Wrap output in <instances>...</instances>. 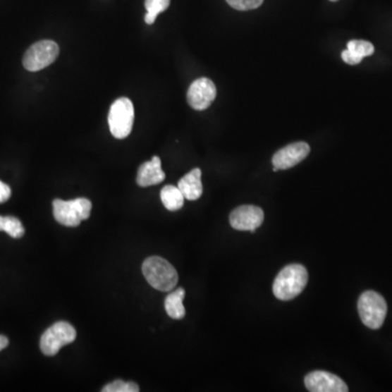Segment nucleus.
Here are the masks:
<instances>
[{
  "mask_svg": "<svg viewBox=\"0 0 392 392\" xmlns=\"http://www.w3.org/2000/svg\"><path fill=\"white\" fill-rule=\"evenodd\" d=\"M307 281L309 274L304 266L299 264L286 266L274 281V294L281 301H290L301 294Z\"/></svg>",
  "mask_w": 392,
  "mask_h": 392,
  "instance_id": "obj_1",
  "label": "nucleus"
},
{
  "mask_svg": "<svg viewBox=\"0 0 392 392\" xmlns=\"http://www.w3.org/2000/svg\"><path fill=\"white\" fill-rule=\"evenodd\" d=\"M147 283L159 291L169 292L177 286L178 273L169 262L159 256H152L142 266Z\"/></svg>",
  "mask_w": 392,
  "mask_h": 392,
  "instance_id": "obj_2",
  "label": "nucleus"
},
{
  "mask_svg": "<svg viewBox=\"0 0 392 392\" xmlns=\"http://www.w3.org/2000/svg\"><path fill=\"white\" fill-rule=\"evenodd\" d=\"M54 217L60 225L78 227L91 215L92 203L90 200L80 197L71 201L55 200L53 202Z\"/></svg>",
  "mask_w": 392,
  "mask_h": 392,
  "instance_id": "obj_3",
  "label": "nucleus"
},
{
  "mask_svg": "<svg viewBox=\"0 0 392 392\" xmlns=\"http://www.w3.org/2000/svg\"><path fill=\"white\" fill-rule=\"evenodd\" d=\"M362 323L371 329H379L387 316L388 306L383 295L375 291H365L361 294L357 303Z\"/></svg>",
  "mask_w": 392,
  "mask_h": 392,
  "instance_id": "obj_4",
  "label": "nucleus"
},
{
  "mask_svg": "<svg viewBox=\"0 0 392 392\" xmlns=\"http://www.w3.org/2000/svg\"><path fill=\"white\" fill-rule=\"evenodd\" d=\"M134 122V106L129 98L120 97L111 105L108 123L116 139H125L131 133Z\"/></svg>",
  "mask_w": 392,
  "mask_h": 392,
  "instance_id": "obj_5",
  "label": "nucleus"
},
{
  "mask_svg": "<svg viewBox=\"0 0 392 392\" xmlns=\"http://www.w3.org/2000/svg\"><path fill=\"white\" fill-rule=\"evenodd\" d=\"M77 338L75 327L67 321H58L48 328L39 342L42 352L47 357H54L61 348L70 345Z\"/></svg>",
  "mask_w": 392,
  "mask_h": 392,
  "instance_id": "obj_6",
  "label": "nucleus"
},
{
  "mask_svg": "<svg viewBox=\"0 0 392 392\" xmlns=\"http://www.w3.org/2000/svg\"><path fill=\"white\" fill-rule=\"evenodd\" d=\"M59 46L54 41H39L27 49L23 57V67L27 71L37 72L45 69L57 59Z\"/></svg>",
  "mask_w": 392,
  "mask_h": 392,
  "instance_id": "obj_7",
  "label": "nucleus"
},
{
  "mask_svg": "<svg viewBox=\"0 0 392 392\" xmlns=\"http://www.w3.org/2000/svg\"><path fill=\"white\" fill-rule=\"evenodd\" d=\"M217 95L215 84L207 78L195 80L187 94L189 105L195 110H205L215 101Z\"/></svg>",
  "mask_w": 392,
  "mask_h": 392,
  "instance_id": "obj_8",
  "label": "nucleus"
},
{
  "mask_svg": "<svg viewBox=\"0 0 392 392\" xmlns=\"http://www.w3.org/2000/svg\"><path fill=\"white\" fill-rule=\"evenodd\" d=\"M263 221V209L257 206H240L230 214V225L233 229L240 231L254 232L261 227Z\"/></svg>",
  "mask_w": 392,
  "mask_h": 392,
  "instance_id": "obj_9",
  "label": "nucleus"
},
{
  "mask_svg": "<svg viewBox=\"0 0 392 392\" xmlns=\"http://www.w3.org/2000/svg\"><path fill=\"white\" fill-rule=\"evenodd\" d=\"M311 149L305 142L289 144L273 156L274 171L289 169L309 156Z\"/></svg>",
  "mask_w": 392,
  "mask_h": 392,
  "instance_id": "obj_10",
  "label": "nucleus"
},
{
  "mask_svg": "<svg viewBox=\"0 0 392 392\" xmlns=\"http://www.w3.org/2000/svg\"><path fill=\"white\" fill-rule=\"evenodd\" d=\"M306 388L312 392H347V384L341 378L327 372H312L304 379Z\"/></svg>",
  "mask_w": 392,
  "mask_h": 392,
  "instance_id": "obj_11",
  "label": "nucleus"
},
{
  "mask_svg": "<svg viewBox=\"0 0 392 392\" xmlns=\"http://www.w3.org/2000/svg\"><path fill=\"white\" fill-rule=\"evenodd\" d=\"M166 175L161 168V158L154 156L152 161H146L137 170V185L142 188L159 185L165 180Z\"/></svg>",
  "mask_w": 392,
  "mask_h": 392,
  "instance_id": "obj_12",
  "label": "nucleus"
},
{
  "mask_svg": "<svg viewBox=\"0 0 392 392\" xmlns=\"http://www.w3.org/2000/svg\"><path fill=\"white\" fill-rule=\"evenodd\" d=\"M375 51L373 44L362 39H353L347 45V49L342 51V60L348 65H359L363 58L372 56Z\"/></svg>",
  "mask_w": 392,
  "mask_h": 392,
  "instance_id": "obj_13",
  "label": "nucleus"
},
{
  "mask_svg": "<svg viewBox=\"0 0 392 392\" xmlns=\"http://www.w3.org/2000/svg\"><path fill=\"white\" fill-rule=\"evenodd\" d=\"M201 178L202 171L200 168H195L187 173L185 177L181 178L178 183V188L185 196V199L189 200V201H196L201 197L203 194Z\"/></svg>",
  "mask_w": 392,
  "mask_h": 392,
  "instance_id": "obj_14",
  "label": "nucleus"
},
{
  "mask_svg": "<svg viewBox=\"0 0 392 392\" xmlns=\"http://www.w3.org/2000/svg\"><path fill=\"white\" fill-rule=\"evenodd\" d=\"M185 289L179 288L171 293L168 294L165 300V310L168 315L173 319H181L185 316Z\"/></svg>",
  "mask_w": 392,
  "mask_h": 392,
  "instance_id": "obj_15",
  "label": "nucleus"
},
{
  "mask_svg": "<svg viewBox=\"0 0 392 392\" xmlns=\"http://www.w3.org/2000/svg\"><path fill=\"white\" fill-rule=\"evenodd\" d=\"M161 199L168 211H179L185 204V196L175 185H166L161 192Z\"/></svg>",
  "mask_w": 392,
  "mask_h": 392,
  "instance_id": "obj_16",
  "label": "nucleus"
},
{
  "mask_svg": "<svg viewBox=\"0 0 392 392\" xmlns=\"http://www.w3.org/2000/svg\"><path fill=\"white\" fill-rule=\"evenodd\" d=\"M0 231H5L13 239H20L23 237L25 230L18 218L12 216H6V217L0 216Z\"/></svg>",
  "mask_w": 392,
  "mask_h": 392,
  "instance_id": "obj_17",
  "label": "nucleus"
},
{
  "mask_svg": "<svg viewBox=\"0 0 392 392\" xmlns=\"http://www.w3.org/2000/svg\"><path fill=\"white\" fill-rule=\"evenodd\" d=\"M170 0H145L146 16L145 22L153 24L157 19L158 15L168 9Z\"/></svg>",
  "mask_w": 392,
  "mask_h": 392,
  "instance_id": "obj_18",
  "label": "nucleus"
},
{
  "mask_svg": "<svg viewBox=\"0 0 392 392\" xmlns=\"http://www.w3.org/2000/svg\"><path fill=\"white\" fill-rule=\"evenodd\" d=\"M103 392H137L140 387L135 383H125L123 381H115L108 384L102 389Z\"/></svg>",
  "mask_w": 392,
  "mask_h": 392,
  "instance_id": "obj_19",
  "label": "nucleus"
},
{
  "mask_svg": "<svg viewBox=\"0 0 392 392\" xmlns=\"http://www.w3.org/2000/svg\"><path fill=\"white\" fill-rule=\"evenodd\" d=\"M226 1L233 9L240 10V11L256 9L264 3V0H226Z\"/></svg>",
  "mask_w": 392,
  "mask_h": 392,
  "instance_id": "obj_20",
  "label": "nucleus"
},
{
  "mask_svg": "<svg viewBox=\"0 0 392 392\" xmlns=\"http://www.w3.org/2000/svg\"><path fill=\"white\" fill-rule=\"evenodd\" d=\"M10 196H11V189L9 185L0 180V204L6 203L10 199Z\"/></svg>",
  "mask_w": 392,
  "mask_h": 392,
  "instance_id": "obj_21",
  "label": "nucleus"
},
{
  "mask_svg": "<svg viewBox=\"0 0 392 392\" xmlns=\"http://www.w3.org/2000/svg\"><path fill=\"white\" fill-rule=\"evenodd\" d=\"M9 345V340L6 336L0 335V351L5 349Z\"/></svg>",
  "mask_w": 392,
  "mask_h": 392,
  "instance_id": "obj_22",
  "label": "nucleus"
},
{
  "mask_svg": "<svg viewBox=\"0 0 392 392\" xmlns=\"http://www.w3.org/2000/svg\"><path fill=\"white\" fill-rule=\"evenodd\" d=\"M330 1H333V3H336V1H338V0H330Z\"/></svg>",
  "mask_w": 392,
  "mask_h": 392,
  "instance_id": "obj_23",
  "label": "nucleus"
}]
</instances>
